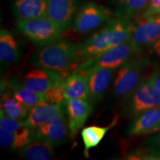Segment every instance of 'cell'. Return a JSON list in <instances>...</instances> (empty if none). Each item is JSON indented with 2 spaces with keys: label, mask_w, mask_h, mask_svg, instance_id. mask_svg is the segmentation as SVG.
<instances>
[{
  "label": "cell",
  "mask_w": 160,
  "mask_h": 160,
  "mask_svg": "<svg viewBox=\"0 0 160 160\" xmlns=\"http://www.w3.org/2000/svg\"><path fill=\"white\" fill-rule=\"evenodd\" d=\"M48 0H15L13 14L18 20L31 19L47 15Z\"/></svg>",
  "instance_id": "17"
},
{
  "label": "cell",
  "mask_w": 160,
  "mask_h": 160,
  "mask_svg": "<svg viewBox=\"0 0 160 160\" xmlns=\"http://www.w3.org/2000/svg\"><path fill=\"white\" fill-rule=\"evenodd\" d=\"M81 62L79 45L60 39L36 51L32 55L31 62L35 68L53 70L69 74Z\"/></svg>",
  "instance_id": "2"
},
{
  "label": "cell",
  "mask_w": 160,
  "mask_h": 160,
  "mask_svg": "<svg viewBox=\"0 0 160 160\" xmlns=\"http://www.w3.org/2000/svg\"><path fill=\"white\" fill-rule=\"evenodd\" d=\"M53 146L47 142L33 139L19 150L20 155L28 160H49L52 159L54 150Z\"/></svg>",
  "instance_id": "23"
},
{
  "label": "cell",
  "mask_w": 160,
  "mask_h": 160,
  "mask_svg": "<svg viewBox=\"0 0 160 160\" xmlns=\"http://www.w3.org/2000/svg\"><path fill=\"white\" fill-rule=\"evenodd\" d=\"M1 111L8 117L24 121L28 114L29 109L16 99L11 91L5 87L2 91Z\"/></svg>",
  "instance_id": "21"
},
{
  "label": "cell",
  "mask_w": 160,
  "mask_h": 160,
  "mask_svg": "<svg viewBox=\"0 0 160 160\" xmlns=\"http://www.w3.org/2000/svg\"><path fill=\"white\" fill-rule=\"evenodd\" d=\"M148 80L158 91L160 92V69L156 71Z\"/></svg>",
  "instance_id": "28"
},
{
  "label": "cell",
  "mask_w": 160,
  "mask_h": 160,
  "mask_svg": "<svg viewBox=\"0 0 160 160\" xmlns=\"http://www.w3.org/2000/svg\"><path fill=\"white\" fill-rule=\"evenodd\" d=\"M21 57L19 44L11 32L2 29L0 32V62L4 66L17 62Z\"/></svg>",
  "instance_id": "19"
},
{
  "label": "cell",
  "mask_w": 160,
  "mask_h": 160,
  "mask_svg": "<svg viewBox=\"0 0 160 160\" xmlns=\"http://www.w3.org/2000/svg\"><path fill=\"white\" fill-rule=\"evenodd\" d=\"M159 14H160V0H150L146 9L139 17H148Z\"/></svg>",
  "instance_id": "26"
},
{
  "label": "cell",
  "mask_w": 160,
  "mask_h": 160,
  "mask_svg": "<svg viewBox=\"0 0 160 160\" xmlns=\"http://www.w3.org/2000/svg\"><path fill=\"white\" fill-rule=\"evenodd\" d=\"M151 151L154 157H160V133L151 139Z\"/></svg>",
  "instance_id": "27"
},
{
  "label": "cell",
  "mask_w": 160,
  "mask_h": 160,
  "mask_svg": "<svg viewBox=\"0 0 160 160\" xmlns=\"http://www.w3.org/2000/svg\"><path fill=\"white\" fill-rule=\"evenodd\" d=\"M160 106V92L149 82L143 80L125 97L122 114L124 117L135 118L144 112Z\"/></svg>",
  "instance_id": "4"
},
{
  "label": "cell",
  "mask_w": 160,
  "mask_h": 160,
  "mask_svg": "<svg viewBox=\"0 0 160 160\" xmlns=\"http://www.w3.org/2000/svg\"><path fill=\"white\" fill-rule=\"evenodd\" d=\"M64 108V104L56 105L43 101L29 110L28 114L24 122L31 128L37 130L49 122Z\"/></svg>",
  "instance_id": "15"
},
{
  "label": "cell",
  "mask_w": 160,
  "mask_h": 160,
  "mask_svg": "<svg viewBox=\"0 0 160 160\" xmlns=\"http://www.w3.org/2000/svg\"><path fill=\"white\" fill-rule=\"evenodd\" d=\"M114 15L108 8L90 1L78 11L73 21V31L78 33H88L107 22Z\"/></svg>",
  "instance_id": "6"
},
{
  "label": "cell",
  "mask_w": 160,
  "mask_h": 160,
  "mask_svg": "<svg viewBox=\"0 0 160 160\" xmlns=\"http://www.w3.org/2000/svg\"><path fill=\"white\" fill-rule=\"evenodd\" d=\"M150 0H111L114 6L115 15L137 18L143 13Z\"/></svg>",
  "instance_id": "24"
},
{
  "label": "cell",
  "mask_w": 160,
  "mask_h": 160,
  "mask_svg": "<svg viewBox=\"0 0 160 160\" xmlns=\"http://www.w3.org/2000/svg\"><path fill=\"white\" fill-rule=\"evenodd\" d=\"M145 62L141 59H129L117 69L113 82L115 97L125 98L139 85Z\"/></svg>",
  "instance_id": "7"
},
{
  "label": "cell",
  "mask_w": 160,
  "mask_h": 160,
  "mask_svg": "<svg viewBox=\"0 0 160 160\" xmlns=\"http://www.w3.org/2000/svg\"><path fill=\"white\" fill-rule=\"evenodd\" d=\"M150 50H151V53L160 57V37L159 39H158L157 42H155L153 44V45L150 48Z\"/></svg>",
  "instance_id": "29"
},
{
  "label": "cell",
  "mask_w": 160,
  "mask_h": 160,
  "mask_svg": "<svg viewBox=\"0 0 160 160\" xmlns=\"http://www.w3.org/2000/svg\"><path fill=\"white\" fill-rule=\"evenodd\" d=\"M67 76L53 70L36 68L27 72L21 79L17 81L26 88L44 94L55 84L65 79Z\"/></svg>",
  "instance_id": "9"
},
{
  "label": "cell",
  "mask_w": 160,
  "mask_h": 160,
  "mask_svg": "<svg viewBox=\"0 0 160 160\" xmlns=\"http://www.w3.org/2000/svg\"><path fill=\"white\" fill-rule=\"evenodd\" d=\"M16 28L20 34L40 47L60 39L64 31L47 16L17 20Z\"/></svg>",
  "instance_id": "3"
},
{
  "label": "cell",
  "mask_w": 160,
  "mask_h": 160,
  "mask_svg": "<svg viewBox=\"0 0 160 160\" xmlns=\"http://www.w3.org/2000/svg\"><path fill=\"white\" fill-rule=\"evenodd\" d=\"M116 70L99 68L86 73L90 90L91 101L97 102L105 95Z\"/></svg>",
  "instance_id": "14"
},
{
  "label": "cell",
  "mask_w": 160,
  "mask_h": 160,
  "mask_svg": "<svg viewBox=\"0 0 160 160\" xmlns=\"http://www.w3.org/2000/svg\"><path fill=\"white\" fill-rule=\"evenodd\" d=\"M67 114L70 137H76L93 111L90 99H68L64 102Z\"/></svg>",
  "instance_id": "12"
},
{
  "label": "cell",
  "mask_w": 160,
  "mask_h": 160,
  "mask_svg": "<svg viewBox=\"0 0 160 160\" xmlns=\"http://www.w3.org/2000/svg\"><path fill=\"white\" fill-rule=\"evenodd\" d=\"M82 3V0H48L46 16L65 31L73 25Z\"/></svg>",
  "instance_id": "11"
},
{
  "label": "cell",
  "mask_w": 160,
  "mask_h": 160,
  "mask_svg": "<svg viewBox=\"0 0 160 160\" xmlns=\"http://www.w3.org/2000/svg\"><path fill=\"white\" fill-rule=\"evenodd\" d=\"M135 22L131 18L114 15L99 31L79 45L81 61L94 57L132 39Z\"/></svg>",
  "instance_id": "1"
},
{
  "label": "cell",
  "mask_w": 160,
  "mask_h": 160,
  "mask_svg": "<svg viewBox=\"0 0 160 160\" xmlns=\"http://www.w3.org/2000/svg\"><path fill=\"white\" fill-rule=\"evenodd\" d=\"M135 53L130 42L104 52L101 54L84 60L74 70L86 74L93 70L99 68H106L117 70L123 64L128 61Z\"/></svg>",
  "instance_id": "5"
},
{
  "label": "cell",
  "mask_w": 160,
  "mask_h": 160,
  "mask_svg": "<svg viewBox=\"0 0 160 160\" xmlns=\"http://www.w3.org/2000/svg\"><path fill=\"white\" fill-rule=\"evenodd\" d=\"M159 131H160V124H159V127H158V131H157V132H159Z\"/></svg>",
  "instance_id": "30"
},
{
  "label": "cell",
  "mask_w": 160,
  "mask_h": 160,
  "mask_svg": "<svg viewBox=\"0 0 160 160\" xmlns=\"http://www.w3.org/2000/svg\"><path fill=\"white\" fill-rule=\"evenodd\" d=\"M160 124V106L144 112L135 117L126 129L128 137L151 134L157 133Z\"/></svg>",
  "instance_id": "13"
},
{
  "label": "cell",
  "mask_w": 160,
  "mask_h": 160,
  "mask_svg": "<svg viewBox=\"0 0 160 160\" xmlns=\"http://www.w3.org/2000/svg\"><path fill=\"white\" fill-rule=\"evenodd\" d=\"M64 80L59 82L45 93V101L48 103L62 105L65 100Z\"/></svg>",
  "instance_id": "25"
},
{
  "label": "cell",
  "mask_w": 160,
  "mask_h": 160,
  "mask_svg": "<svg viewBox=\"0 0 160 160\" xmlns=\"http://www.w3.org/2000/svg\"><path fill=\"white\" fill-rule=\"evenodd\" d=\"M35 131L29 126L17 132H11L0 128V145L5 148L19 151L34 139Z\"/></svg>",
  "instance_id": "18"
},
{
  "label": "cell",
  "mask_w": 160,
  "mask_h": 160,
  "mask_svg": "<svg viewBox=\"0 0 160 160\" xmlns=\"http://www.w3.org/2000/svg\"><path fill=\"white\" fill-rule=\"evenodd\" d=\"M117 121L118 117L116 116L111 123L108 126L100 127V126L91 125L84 128L82 130L81 137L84 145V156L86 158L89 157L90 150L97 147L99 145L108 131L117 125Z\"/></svg>",
  "instance_id": "20"
},
{
  "label": "cell",
  "mask_w": 160,
  "mask_h": 160,
  "mask_svg": "<svg viewBox=\"0 0 160 160\" xmlns=\"http://www.w3.org/2000/svg\"><path fill=\"white\" fill-rule=\"evenodd\" d=\"M160 37V14L136 18L134 30L130 42L135 53L139 54L150 48Z\"/></svg>",
  "instance_id": "8"
},
{
  "label": "cell",
  "mask_w": 160,
  "mask_h": 160,
  "mask_svg": "<svg viewBox=\"0 0 160 160\" xmlns=\"http://www.w3.org/2000/svg\"><path fill=\"white\" fill-rule=\"evenodd\" d=\"M65 97L68 99H85L91 100L88 79L87 76L73 70L64 80Z\"/></svg>",
  "instance_id": "16"
},
{
  "label": "cell",
  "mask_w": 160,
  "mask_h": 160,
  "mask_svg": "<svg viewBox=\"0 0 160 160\" xmlns=\"http://www.w3.org/2000/svg\"><path fill=\"white\" fill-rule=\"evenodd\" d=\"M68 124L64 108L49 122L36 130L34 139L47 142L53 147H57L65 144L68 141Z\"/></svg>",
  "instance_id": "10"
},
{
  "label": "cell",
  "mask_w": 160,
  "mask_h": 160,
  "mask_svg": "<svg viewBox=\"0 0 160 160\" xmlns=\"http://www.w3.org/2000/svg\"><path fill=\"white\" fill-rule=\"evenodd\" d=\"M5 87L11 91L16 99L19 100L20 102L29 110L37 104L45 101V93H38L28 88H26L24 86L20 85L17 80L10 81L8 85H5L4 89Z\"/></svg>",
  "instance_id": "22"
}]
</instances>
